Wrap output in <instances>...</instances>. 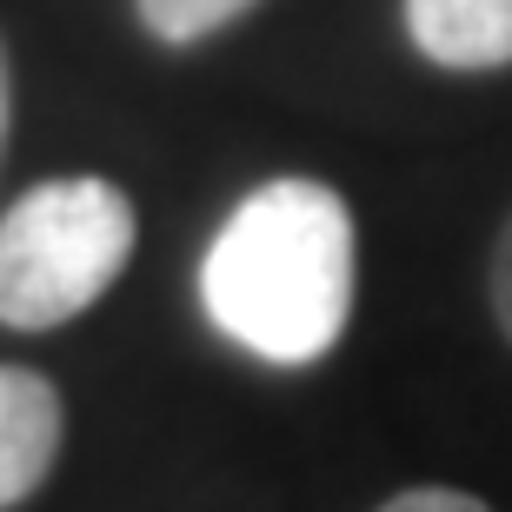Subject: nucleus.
Listing matches in <instances>:
<instances>
[{"label": "nucleus", "mask_w": 512, "mask_h": 512, "mask_svg": "<svg viewBox=\"0 0 512 512\" xmlns=\"http://www.w3.org/2000/svg\"><path fill=\"white\" fill-rule=\"evenodd\" d=\"M207 320L253 360L306 366L333 353L353 313V213L326 180H266L200 266Z\"/></svg>", "instance_id": "f257e3e1"}, {"label": "nucleus", "mask_w": 512, "mask_h": 512, "mask_svg": "<svg viewBox=\"0 0 512 512\" xmlns=\"http://www.w3.org/2000/svg\"><path fill=\"white\" fill-rule=\"evenodd\" d=\"M133 200L114 180H47L0 220V326L47 333L120 280L133 253Z\"/></svg>", "instance_id": "f03ea898"}, {"label": "nucleus", "mask_w": 512, "mask_h": 512, "mask_svg": "<svg viewBox=\"0 0 512 512\" xmlns=\"http://www.w3.org/2000/svg\"><path fill=\"white\" fill-rule=\"evenodd\" d=\"M60 453V393L34 366H0V512L40 493Z\"/></svg>", "instance_id": "7ed1b4c3"}, {"label": "nucleus", "mask_w": 512, "mask_h": 512, "mask_svg": "<svg viewBox=\"0 0 512 512\" xmlns=\"http://www.w3.org/2000/svg\"><path fill=\"white\" fill-rule=\"evenodd\" d=\"M406 34L433 67L493 74L512 67V0H406Z\"/></svg>", "instance_id": "20e7f679"}, {"label": "nucleus", "mask_w": 512, "mask_h": 512, "mask_svg": "<svg viewBox=\"0 0 512 512\" xmlns=\"http://www.w3.org/2000/svg\"><path fill=\"white\" fill-rule=\"evenodd\" d=\"M247 7H260V0H140V20H147L153 40H167V47H193V40L233 27Z\"/></svg>", "instance_id": "39448f33"}, {"label": "nucleus", "mask_w": 512, "mask_h": 512, "mask_svg": "<svg viewBox=\"0 0 512 512\" xmlns=\"http://www.w3.org/2000/svg\"><path fill=\"white\" fill-rule=\"evenodd\" d=\"M380 512H493V506L459 493V486H413V493H393Z\"/></svg>", "instance_id": "423d86ee"}, {"label": "nucleus", "mask_w": 512, "mask_h": 512, "mask_svg": "<svg viewBox=\"0 0 512 512\" xmlns=\"http://www.w3.org/2000/svg\"><path fill=\"white\" fill-rule=\"evenodd\" d=\"M493 313L512 340V220L499 227V247H493Z\"/></svg>", "instance_id": "0eeeda50"}, {"label": "nucleus", "mask_w": 512, "mask_h": 512, "mask_svg": "<svg viewBox=\"0 0 512 512\" xmlns=\"http://www.w3.org/2000/svg\"><path fill=\"white\" fill-rule=\"evenodd\" d=\"M0 147H7V54H0Z\"/></svg>", "instance_id": "6e6552de"}]
</instances>
